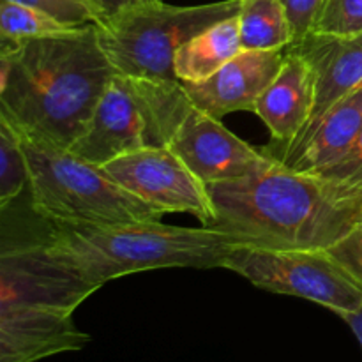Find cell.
<instances>
[{"instance_id":"7c38bea8","label":"cell","mask_w":362,"mask_h":362,"mask_svg":"<svg viewBox=\"0 0 362 362\" xmlns=\"http://www.w3.org/2000/svg\"><path fill=\"white\" fill-rule=\"evenodd\" d=\"M286 48L250 49L198 83H182L191 103L202 112L223 119L235 112H255V105L285 62Z\"/></svg>"},{"instance_id":"603a6c76","label":"cell","mask_w":362,"mask_h":362,"mask_svg":"<svg viewBox=\"0 0 362 362\" xmlns=\"http://www.w3.org/2000/svg\"><path fill=\"white\" fill-rule=\"evenodd\" d=\"M315 175L334 180V182L350 184V186H362V127L349 151L334 165Z\"/></svg>"},{"instance_id":"277c9868","label":"cell","mask_w":362,"mask_h":362,"mask_svg":"<svg viewBox=\"0 0 362 362\" xmlns=\"http://www.w3.org/2000/svg\"><path fill=\"white\" fill-rule=\"evenodd\" d=\"M20 140L27 156L30 204L39 218L69 226L161 221L163 212L119 186L101 166L69 148Z\"/></svg>"},{"instance_id":"484cf974","label":"cell","mask_w":362,"mask_h":362,"mask_svg":"<svg viewBox=\"0 0 362 362\" xmlns=\"http://www.w3.org/2000/svg\"><path fill=\"white\" fill-rule=\"evenodd\" d=\"M341 318L346 322V325H349L350 331L354 332V336H356L362 349V306L357 311H354V313L343 315Z\"/></svg>"},{"instance_id":"6da1fadb","label":"cell","mask_w":362,"mask_h":362,"mask_svg":"<svg viewBox=\"0 0 362 362\" xmlns=\"http://www.w3.org/2000/svg\"><path fill=\"white\" fill-rule=\"evenodd\" d=\"M115 74L95 25L16 45L2 41L0 119L20 136L69 148Z\"/></svg>"},{"instance_id":"cb8c5ba5","label":"cell","mask_w":362,"mask_h":362,"mask_svg":"<svg viewBox=\"0 0 362 362\" xmlns=\"http://www.w3.org/2000/svg\"><path fill=\"white\" fill-rule=\"evenodd\" d=\"M327 251L362 288V225L354 228Z\"/></svg>"},{"instance_id":"5b68a950","label":"cell","mask_w":362,"mask_h":362,"mask_svg":"<svg viewBox=\"0 0 362 362\" xmlns=\"http://www.w3.org/2000/svg\"><path fill=\"white\" fill-rule=\"evenodd\" d=\"M193 106L180 81L117 73L69 151L103 166L141 148L170 147Z\"/></svg>"},{"instance_id":"3957f363","label":"cell","mask_w":362,"mask_h":362,"mask_svg":"<svg viewBox=\"0 0 362 362\" xmlns=\"http://www.w3.org/2000/svg\"><path fill=\"white\" fill-rule=\"evenodd\" d=\"M42 244L57 262L98 286L154 269L223 267L226 257L239 246L228 233L209 226L186 228L161 221L53 225Z\"/></svg>"},{"instance_id":"7a4b0ae2","label":"cell","mask_w":362,"mask_h":362,"mask_svg":"<svg viewBox=\"0 0 362 362\" xmlns=\"http://www.w3.org/2000/svg\"><path fill=\"white\" fill-rule=\"evenodd\" d=\"M209 228L239 244L274 250H329L362 221V186L334 182L283 165L260 175L209 184Z\"/></svg>"},{"instance_id":"4fadbf2b","label":"cell","mask_w":362,"mask_h":362,"mask_svg":"<svg viewBox=\"0 0 362 362\" xmlns=\"http://www.w3.org/2000/svg\"><path fill=\"white\" fill-rule=\"evenodd\" d=\"M362 127V85L329 108L290 144H269L262 151L285 168L320 173L350 148Z\"/></svg>"},{"instance_id":"44dd1931","label":"cell","mask_w":362,"mask_h":362,"mask_svg":"<svg viewBox=\"0 0 362 362\" xmlns=\"http://www.w3.org/2000/svg\"><path fill=\"white\" fill-rule=\"evenodd\" d=\"M315 34H362V0H327Z\"/></svg>"},{"instance_id":"4316f807","label":"cell","mask_w":362,"mask_h":362,"mask_svg":"<svg viewBox=\"0 0 362 362\" xmlns=\"http://www.w3.org/2000/svg\"><path fill=\"white\" fill-rule=\"evenodd\" d=\"M361 225H362V221H361Z\"/></svg>"},{"instance_id":"ac0fdd59","label":"cell","mask_w":362,"mask_h":362,"mask_svg":"<svg viewBox=\"0 0 362 362\" xmlns=\"http://www.w3.org/2000/svg\"><path fill=\"white\" fill-rule=\"evenodd\" d=\"M69 25L57 21L48 14L21 4L0 0V37L6 42H23L42 35L69 30Z\"/></svg>"},{"instance_id":"d6986e66","label":"cell","mask_w":362,"mask_h":362,"mask_svg":"<svg viewBox=\"0 0 362 362\" xmlns=\"http://www.w3.org/2000/svg\"><path fill=\"white\" fill-rule=\"evenodd\" d=\"M27 186L28 165L20 134L0 119V209H9Z\"/></svg>"},{"instance_id":"8fae6325","label":"cell","mask_w":362,"mask_h":362,"mask_svg":"<svg viewBox=\"0 0 362 362\" xmlns=\"http://www.w3.org/2000/svg\"><path fill=\"white\" fill-rule=\"evenodd\" d=\"M73 311L42 306H0V362H37L85 349Z\"/></svg>"},{"instance_id":"ba28073f","label":"cell","mask_w":362,"mask_h":362,"mask_svg":"<svg viewBox=\"0 0 362 362\" xmlns=\"http://www.w3.org/2000/svg\"><path fill=\"white\" fill-rule=\"evenodd\" d=\"M108 177L159 212H184L207 226L214 218L209 186L170 147L129 152L101 166Z\"/></svg>"},{"instance_id":"e0dca14e","label":"cell","mask_w":362,"mask_h":362,"mask_svg":"<svg viewBox=\"0 0 362 362\" xmlns=\"http://www.w3.org/2000/svg\"><path fill=\"white\" fill-rule=\"evenodd\" d=\"M243 49H281L293 41L281 0H243L239 11Z\"/></svg>"},{"instance_id":"8992f818","label":"cell","mask_w":362,"mask_h":362,"mask_svg":"<svg viewBox=\"0 0 362 362\" xmlns=\"http://www.w3.org/2000/svg\"><path fill=\"white\" fill-rule=\"evenodd\" d=\"M240 6L243 0H219L200 6H170L163 0H141L106 16L95 28L117 73L180 81L173 64L180 46L218 21L239 14Z\"/></svg>"},{"instance_id":"52a82bcc","label":"cell","mask_w":362,"mask_h":362,"mask_svg":"<svg viewBox=\"0 0 362 362\" xmlns=\"http://www.w3.org/2000/svg\"><path fill=\"white\" fill-rule=\"evenodd\" d=\"M223 267L258 288L311 300L338 317L362 306V288L327 250H274L239 244Z\"/></svg>"},{"instance_id":"ffe728a7","label":"cell","mask_w":362,"mask_h":362,"mask_svg":"<svg viewBox=\"0 0 362 362\" xmlns=\"http://www.w3.org/2000/svg\"><path fill=\"white\" fill-rule=\"evenodd\" d=\"M55 18L69 27L98 25L105 20V13L90 0H9Z\"/></svg>"},{"instance_id":"7402d4cb","label":"cell","mask_w":362,"mask_h":362,"mask_svg":"<svg viewBox=\"0 0 362 362\" xmlns=\"http://www.w3.org/2000/svg\"><path fill=\"white\" fill-rule=\"evenodd\" d=\"M292 27V45H299L310 34H313L322 16L327 0H281Z\"/></svg>"},{"instance_id":"9a60e30c","label":"cell","mask_w":362,"mask_h":362,"mask_svg":"<svg viewBox=\"0 0 362 362\" xmlns=\"http://www.w3.org/2000/svg\"><path fill=\"white\" fill-rule=\"evenodd\" d=\"M315 105V76L300 52L286 48L285 62L264 94L255 112L271 131L274 145L290 144L310 120Z\"/></svg>"},{"instance_id":"30bf717a","label":"cell","mask_w":362,"mask_h":362,"mask_svg":"<svg viewBox=\"0 0 362 362\" xmlns=\"http://www.w3.org/2000/svg\"><path fill=\"white\" fill-rule=\"evenodd\" d=\"M170 148L207 186L260 175L278 165L262 148L251 147L226 129L221 119L202 112L197 106L180 124Z\"/></svg>"},{"instance_id":"9c48e42d","label":"cell","mask_w":362,"mask_h":362,"mask_svg":"<svg viewBox=\"0 0 362 362\" xmlns=\"http://www.w3.org/2000/svg\"><path fill=\"white\" fill-rule=\"evenodd\" d=\"M99 288L57 262L46 251L42 239L2 244L0 306H42L74 313Z\"/></svg>"},{"instance_id":"d4e9b609","label":"cell","mask_w":362,"mask_h":362,"mask_svg":"<svg viewBox=\"0 0 362 362\" xmlns=\"http://www.w3.org/2000/svg\"><path fill=\"white\" fill-rule=\"evenodd\" d=\"M90 2H94L105 13V16H112V14L119 13V11L126 9L129 6H134L141 0H90Z\"/></svg>"},{"instance_id":"5bb4252c","label":"cell","mask_w":362,"mask_h":362,"mask_svg":"<svg viewBox=\"0 0 362 362\" xmlns=\"http://www.w3.org/2000/svg\"><path fill=\"white\" fill-rule=\"evenodd\" d=\"M288 48L303 53L313 69L315 105L310 120L304 126L306 129L336 103L362 85V34L329 35L313 32L303 42Z\"/></svg>"},{"instance_id":"2e32d148","label":"cell","mask_w":362,"mask_h":362,"mask_svg":"<svg viewBox=\"0 0 362 362\" xmlns=\"http://www.w3.org/2000/svg\"><path fill=\"white\" fill-rule=\"evenodd\" d=\"M243 49L239 14L218 21L194 35L177 52L175 73L182 83H198L218 73Z\"/></svg>"}]
</instances>
